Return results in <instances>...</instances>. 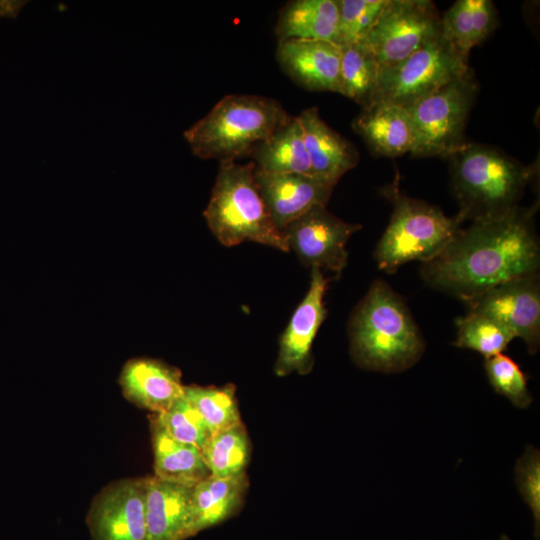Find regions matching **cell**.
<instances>
[{"mask_svg": "<svg viewBox=\"0 0 540 540\" xmlns=\"http://www.w3.org/2000/svg\"><path fill=\"white\" fill-rule=\"evenodd\" d=\"M538 207V201L519 205L501 217L471 222L438 256L421 264L423 281L467 303L499 284L539 274Z\"/></svg>", "mask_w": 540, "mask_h": 540, "instance_id": "6da1fadb", "label": "cell"}, {"mask_svg": "<svg viewBox=\"0 0 540 540\" xmlns=\"http://www.w3.org/2000/svg\"><path fill=\"white\" fill-rule=\"evenodd\" d=\"M350 353L361 368L402 372L418 362L425 341L405 300L384 280H375L354 308Z\"/></svg>", "mask_w": 540, "mask_h": 540, "instance_id": "7a4b0ae2", "label": "cell"}, {"mask_svg": "<svg viewBox=\"0 0 540 540\" xmlns=\"http://www.w3.org/2000/svg\"><path fill=\"white\" fill-rule=\"evenodd\" d=\"M450 185L464 221L501 217L520 205L536 167L490 145L467 142L448 158Z\"/></svg>", "mask_w": 540, "mask_h": 540, "instance_id": "3957f363", "label": "cell"}, {"mask_svg": "<svg viewBox=\"0 0 540 540\" xmlns=\"http://www.w3.org/2000/svg\"><path fill=\"white\" fill-rule=\"evenodd\" d=\"M292 116L275 99L229 94L184 131L192 153L201 159L237 162L287 124Z\"/></svg>", "mask_w": 540, "mask_h": 540, "instance_id": "277c9868", "label": "cell"}, {"mask_svg": "<svg viewBox=\"0 0 540 540\" xmlns=\"http://www.w3.org/2000/svg\"><path fill=\"white\" fill-rule=\"evenodd\" d=\"M392 205L388 226L377 243L374 258L381 271L392 274L402 265L428 262L438 256L462 229L457 213L448 217L438 207L404 195L399 179L381 189Z\"/></svg>", "mask_w": 540, "mask_h": 540, "instance_id": "5b68a950", "label": "cell"}, {"mask_svg": "<svg viewBox=\"0 0 540 540\" xmlns=\"http://www.w3.org/2000/svg\"><path fill=\"white\" fill-rule=\"evenodd\" d=\"M254 162H222L204 210L206 223L224 246L245 241L289 251L286 238L272 221L257 189Z\"/></svg>", "mask_w": 540, "mask_h": 540, "instance_id": "8992f818", "label": "cell"}, {"mask_svg": "<svg viewBox=\"0 0 540 540\" xmlns=\"http://www.w3.org/2000/svg\"><path fill=\"white\" fill-rule=\"evenodd\" d=\"M478 93L474 72L461 77L404 107L414 133L415 157L448 158L467 143L465 128Z\"/></svg>", "mask_w": 540, "mask_h": 540, "instance_id": "52a82bcc", "label": "cell"}, {"mask_svg": "<svg viewBox=\"0 0 540 540\" xmlns=\"http://www.w3.org/2000/svg\"><path fill=\"white\" fill-rule=\"evenodd\" d=\"M470 69L461 54L441 33L403 61L380 69L373 102L406 107L461 77Z\"/></svg>", "mask_w": 540, "mask_h": 540, "instance_id": "ba28073f", "label": "cell"}, {"mask_svg": "<svg viewBox=\"0 0 540 540\" xmlns=\"http://www.w3.org/2000/svg\"><path fill=\"white\" fill-rule=\"evenodd\" d=\"M441 33V16L429 0H386L362 40L380 69L393 66Z\"/></svg>", "mask_w": 540, "mask_h": 540, "instance_id": "9c48e42d", "label": "cell"}, {"mask_svg": "<svg viewBox=\"0 0 540 540\" xmlns=\"http://www.w3.org/2000/svg\"><path fill=\"white\" fill-rule=\"evenodd\" d=\"M361 225L343 221L326 209L315 206L290 222L283 230L289 250L310 268L327 270L339 277L346 267L349 238Z\"/></svg>", "mask_w": 540, "mask_h": 540, "instance_id": "30bf717a", "label": "cell"}, {"mask_svg": "<svg viewBox=\"0 0 540 540\" xmlns=\"http://www.w3.org/2000/svg\"><path fill=\"white\" fill-rule=\"evenodd\" d=\"M467 311L487 315L520 337L530 354L540 347V279L528 275L499 284L465 303Z\"/></svg>", "mask_w": 540, "mask_h": 540, "instance_id": "8fae6325", "label": "cell"}, {"mask_svg": "<svg viewBox=\"0 0 540 540\" xmlns=\"http://www.w3.org/2000/svg\"><path fill=\"white\" fill-rule=\"evenodd\" d=\"M92 540H149L145 478L114 481L93 499L86 516Z\"/></svg>", "mask_w": 540, "mask_h": 540, "instance_id": "7c38bea8", "label": "cell"}, {"mask_svg": "<svg viewBox=\"0 0 540 540\" xmlns=\"http://www.w3.org/2000/svg\"><path fill=\"white\" fill-rule=\"evenodd\" d=\"M328 282L323 271L311 268L309 289L280 337L275 364L277 375L284 376L293 371L306 373L311 369L312 343L327 315L324 295Z\"/></svg>", "mask_w": 540, "mask_h": 540, "instance_id": "4fadbf2b", "label": "cell"}, {"mask_svg": "<svg viewBox=\"0 0 540 540\" xmlns=\"http://www.w3.org/2000/svg\"><path fill=\"white\" fill-rule=\"evenodd\" d=\"M254 180L279 230L315 206H326L334 184L312 175L274 173L255 168Z\"/></svg>", "mask_w": 540, "mask_h": 540, "instance_id": "5bb4252c", "label": "cell"}, {"mask_svg": "<svg viewBox=\"0 0 540 540\" xmlns=\"http://www.w3.org/2000/svg\"><path fill=\"white\" fill-rule=\"evenodd\" d=\"M340 47L322 40L278 41L277 62L294 82L309 91L339 93Z\"/></svg>", "mask_w": 540, "mask_h": 540, "instance_id": "9a60e30c", "label": "cell"}, {"mask_svg": "<svg viewBox=\"0 0 540 540\" xmlns=\"http://www.w3.org/2000/svg\"><path fill=\"white\" fill-rule=\"evenodd\" d=\"M192 487L145 477V517L149 540H186L196 535Z\"/></svg>", "mask_w": 540, "mask_h": 540, "instance_id": "2e32d148", "label": "cell"}, {"mask_svg": "<svg viewBox=\"0 0 540 540\" xmlns=\"http://www.w3.org/2000/svg\"><path fill=\"white\" fill-rule=\"evenodd\" d=\"M119 383L126 399L156 414L167 411L181 398L185 387L177 368L149 358L129 360Z\"/></svg>", "mask_w": 540, "mask_h": 540, "instance_id": "e0dca14e", "label": "cell"}, {"mask_svg": "<svg viewBox=\"0 0 540 540\" xmlns=\"http://www.w3.org/2000/svg\"><path fill=\"white\" fill-rule=\"evenodd\" d=\"M297 118L313 175L336 185L359 162L355 146L329 127L316 107L303 110Z\"/></svg>", "mask_w": 540, "mask_h": 540, "instance_id": "ac0fdd59", "label": "cell"}, {"mask_svg": "<svg viewBox=\"0 0 540 540\" xmlns=\"http://www.w3.org/2000/svg\"><path fill=\"white\" fill-rule=\"evenodd\" d=\"M371 152L382 157H398L410 153L414 147L411 120L402 106L374 102L362 108L353 121Z\"/></svg>", "mask_w": 540, "mask_h": 540, "instance_id": "d6986e66", "label": "cell"}, {"mask_svg": "<svg viewBox=\"0 0 540 540\" xmlns=\"http://www.w3.org/2000/svg\"><path fill=\"white\" fill-rule=\"evenodd\" d=\"M337 0H293L280 10L275 33L278 41L322 40L338 45Z\"/></svg>", "mask_w": 540, "mask_h": 540, "instance_id": "ffe728a7", "label": "cell"}, {"mask_svg": "<svg viewBox=\"0 0 540 540\" xmlns=\"http://www.w3.org/2000/svg\"><path fill=\"white\" fill-rule=\"evenodd\" d=\"M156 477L188 487L210 475L201 449L171 437L154 419L151 421Z\"/></svg>", "mask_w": 540, "mask_h": 540, "instance_id": "44dd1931", "label": "cell"}, {"mask_svg": "<svg viewBox=\"0 0 540 540\" xmlns=\"http://www.w3.org/2000/svg\"><path fill=\"white\" fill-rule=\"evenodd\" d=\"M497 10L489 0H457L441 17V35L464 56L497 26Z\"/></svg>", "mask_w": 540, "mask_h": 540, "instance_id": "7402d4cb", "label": "cell"}, {"mask_svg": "<svg viewBox=\"0 0 540 540\" xmlns=\"http://www.w3.org/2000/svg\"><path fill=\"white\" fill-rule=\"evenodd\" d=\"M247 488L246 473L228 478L209 475L192 487L191 505L196 533L232 516Z\"/></svg>", "mask_w": 540, "mask_h": 540, "instance_id": "603a6c76", "label": "cell"}, {"mask_svg": "<svg viewBox=\"0 0 540 540\" xmlns=\"http://www.w3.org/2000/svg\"><path fill=\"white\" fill-rule=\"evenodd\" d=\"M250 157L261 171L314 176L297 116L258 144Z\"/></svg>", "mask_w": 540, "mask_h": 540, "instance_id": "cb8c5ba5", "label": "cell"}, {"mask_svg": "<svg viewBox=\"0 0 540 540\" xmlns=\"http://www.w3.org/2000/svg\"><path fill=\"white\" fill-rule=\"evenodd\" d=\"M339 47L340 94L364 108L373 102L376 95L380 66L363 41Z\"/></svg>", "mask_w": 540, "mask_h": 540, "instance_id": "d4e9b609", "label": "cell"}, {"mask_svg": "<svg viewBox=\"0 0 540 540\" xmlns=\"http://www.w3.org/2000/svg\"><path fill=\"white\" fill-rule=\"evenodd\" d=\"M201 451L210 475L228 478L245 474L250 444L243 424L212 434Z\"/></svg>", "mask_w": 540, "mask_h": 540, "instance_id": "484cf974", "label": "cell"}, {"mask_svg": "<svg viewBox=\"0 0 540 540\" xmlns=\"http://www.w3.org/2000/svg\"><path fill=\"white\" fill-rule=\"evenodd\" d=\"M454 345L482 354L485 359L503 353L515 338L513 333L495 319L478 312L467 311L456 320Z\"/></svg>", "mask_w": 540, "mask_h": 540, "instance_id": "4316f807", "label": "cell"}, {"mask_svg": "<svg viewBox=\"0 0 540 540\" xmlns=\"http://www.w3.org/2000/svg\"><path fill=\"white\" fill-rule=\"evenodd\" d=\"M184 397L192 404L212 434L241 423L235 390L224 387L185 386Z\"/></svg>", "mask_w": 540, "mask_h": 540, "instance_id": "83f0119b", "label": "cell"}, {"mask_svg": "<svg viewBox=\"0 0 540 540\" xmlns=\"http://www.w3.org/2000/svg\"><path fill=\"white\" fill-rule=\"evenodd\" d=\"M154 420L177 441L199 449L205 446L212 435L184 394L167 411L156 414Z\"/></svg>", "mask_w": 540, "mask_h": 540, "instance_id": "f1b7e54d", "label": "cell"}, {"mask_svg": "<svg viewBox=\"0 0 540 540\" xmlns=\"http://www.w3.org/2000/svg\"><path fill=\"white\" fill-rule=\"evenodd\" d=\"M485 371L495 392L505 396L518 408H527L533 398L527 376L508 355L500 353L485 359Z\"/></svg>", "mask_w": 540, "mask_h": 540, "instance_id": "f546056e", "label": "cell"}, {"mask_svg": "<svg viewBox=\"0 0 540 540\" xmlns=\"http://www.w3.org/2000/svg\"><path fill=\"white\" fill-rule=\"evenodd\" d=\"M386 0H337L338 46L362 41Z\"/></svg>", "mask_w": 540, "mask_h": 540, "instance_id": "4dcf8cb0", "label": "cell"}, {"mask_svg": "<svg viewBox=\"0 0 540 540\" xmlns=\"http://www.w3.org/2000/svg\"><path fill=\"white\" fill-rule=\"evenodd\" d=\"M518 490L534 517V535L540 536V453L528 445L515 467Z\"/></svg>", "mask_w": 540, "mask_h": 540, "instance_id": "1f68e13d", "label": "cell"}, {"mask_svg": "<svg viewBox=\"0 0 540 540\" xmlns=\"http://www.w3.org/2000/svg\"><path fill=\"white\" fill-rule=\"evenodd\" d=\"M27 1L0 0V18H15Z\"/></svg>", "mask_w": 540, "mask_h": 540, "instance_id": "d6a6232c", "label": "cell"}, {"mask_svg": "<svg viewBox=\"0 0 540 540\" xmlns=\"http://www.w3.org/2000/svg\"><path fill=\"white\" fill-rule=\"evenodd\" d=\"M500 540H510L507 535L503 534Z\"/></svg>", "mask_w": 540, "mask_h": 540, "instance_id": "836d02e7", "label": "cell"}]
</instances>
